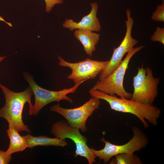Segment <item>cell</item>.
<instances>
[{"mask_svg":"<svg viewBox=\"0 0 164 164\" xmlns=\"http://www.w3.org/2000/svg\"><path fill=\"white\" fill-rule=\"evenodd\" d=\"M92 97L103 100L109 104L111 109L123 113H129L137 117L145 128L149 127L146 120L155 126L161 114L159 108L152 105L141 104L124 97L118 98L94 89L89 91Z\"/></svg>","mask_w":164,"mask_h":164,"instance_id":"6da1fadb","label":"cell"},{"mask_svg":"<svg viewBox=\"0 0 164 164\" xmlns=\"http://www.w3.org/2000/svg\"><path fill=\"white\" fill-rule=\"evenodd\" d=\"M0 88L5 98L4 105L0 108V118L5 119L9 125H12L18 132L25 131L30 133L29 127L23 122L22 116L26 103L29 104V114L32 115L33 105L31 102V98L33 93L30 86L19 92H13L0 83Z\"/></svg>","mask_w":164,"mask_h":164,"instance_id":"7a4b0ae2","label":"cell"},{"mask_svg":"<svg viewBox=\"0 0 164 164\" xmlns=\"http://www.w3.org/2000/svg\"><path fill=\"white\" fill-rule=\"evenodd\" d=\"M145 46L133 48L129 51L119 67L106 77L96 81L93 87L110 95L116 94L120 97L130 99L132 94L126 91L123 85L124 76L132 56Z\"/></svg>","mask_w":164,"mask_h":164,"instance_id":"3957f363","label":"cell"},{"mask_svg":"<svg viewBox=\"0 0 164 164\" xmlns=\"http://www.w3.org/2000/svg\"><path fill=\"white\" fill-rule=\"evenodd\" d=\"M160 80L159 78L154 76L151 68H144L143 65L138 67L137 73L133 77L134 91L130 99L142 104H153L158 94Z\"/></svg>","mask_w":164,"mask_h":164,"instance_id":"277c9868","label":"cell"},{"mask_svg":"<svg viewBox=\"0 0 164 164\" xmlns=\"http://www.w3.org/2000/svg\"><path fill=\"white\" fill-rule=\"evenodd\" d=\"M132 129L133 134L132 138L125 144L118 145L113 144L105 141L104 137L101 141L105 143L104 147L99 150L91 148L96 157L103 160L104 163H107L110 159L116 155L123 153H134L145 147L148 143V139L146 135L138 127L133 126Z\"/></svg>","mask_w":164,"mask_h":164,"instance_id":"5b68a950","label":"cell"},{"mask_svg":"<svg viewBox=\"0 0 164 164\" xmlns=\"http://www.w3.org/2000/svg\"><path fill=\"white\" fill-rule=\"evenodd\" d=\"M24 79L28 83L34 96L35 102L33 106L31 114L37 115L41 110L45 106L53 101L59 102L65 100L70 103L73 100L67 96L70 93H74L81 83L75 84L68 89H64L57 91H51L44 89L37 84L33 80L32 76L26 71L23 73Z\"/></svg>","mask_w":164,"mask_h":164,"instance_id":"8992f818","label":"cell"},{"mask_svg":"<svg viewBox=\"0 0 164 164\" xmlns=\"http://www.w3.org/2000/svg\"><path fill=\"white\" fill-rule=\"evenodd\" d=\"M50 132L60 139L68 138L73 141L76 146L75 157H85L89 164L95 162L96 157L87 145V138L80 133L79 129L70 126L67 121L62 120L53 124Z\"/></svg>","mask_w":164,"mask_h":164,"instance_id":"52a82bcc","label":"cell"},{"mask_svg":"<svg viewBox=\"0 0 164 164\" xmlns=\"http://www.w3.org/2000/svg\"><path fill=\"white\" fill-rule=\"evenodd\" d=\"M100 104V99L92 97L83 105L76 108H64L60 107L58 103L51 106L50 110L61 115L70 126L78 128L84 132L87 129L86 123L88 118L99 108Z\"/></svg>","mask_w":164,"mask_h":164,"instance_id":"ba28073f","label":"cell"},{"mask_svg":"<svg viewBox=\"0 0 164 164\" xmlns=\"http://www.w3.org/2000/svg\"><path fill=\"white\" fill-rule=\"evenodd\" d=\"M59 65L70 68L71 73L67 78L72 80L75 84H82L90 79L95 78L107 64L108 61H101L86 59L78 62H69L58 56Z\"/></svg>","mask_w":164,"mask_h":164,"instance_id":"9c48e42d","label":"cell"},{"mask_svg":"<svg viewBox=\"0 0 164 164\" xmlns=\"http://www.w3.org/2000/svg\"><path fill=\"white\" fill-rule=\"evenodd\" d=\"M126 12L127 20L125 21L126 30L125 37L120 45L117 48H114L110 60L98 75V80L105 78L114 71L120 65L124 55L138 43V41L132 36L134 20L131 16L130 10L128 9Z\"/></svg>","mask_w":164,"mask_h":164,"instance_id":"30bf717a","label":"cell"},{"mask_svg":"<svg viewBox=\"0 0 164 164\" xmlns=\"http://www.w3.org/2000/svg\"><path fill=\"white\" fill-rule=\"evenodd\" d=\"M91 10L87 15L84 16L79 22L71 19H66L63 24V26L70 31L77 29L90 30L92 31H100L101 26L97 17L98 5L96 2L91 3Z\"/></svg>","mask_w":164,"mask_h":164,"instance_id":"8fae6325","label":"cell"},{"mask_svg":"<svg viewBox=\"0 0 164 164\" xmlns=\"http://www.w3.org/2000/svg\"><path fill=\"white\" fill-rule=\"evenodd\" d=\"M74 35L83 45L86 54L90 56L96 50V46L100 39V34L90 30L77 29Z\"/></svg>","mask_w":164,"mask_h":164,"instance_id":"7c38bea8","label":"cell"},{"mask_svg":"<svg viewBox=\"0 0 164 164\" xmlns=\"http://www.w3.org/2000/svg\"><path fill=\"white\" fill-rule=\"evenodd\" d=\"M10 140V144L8 149L5 152L8 155L15 152H21L28 148L26 140L24 136L19 135L18 131L12 125H9L6 131Z\"/></svg>","mask_w":164,"mask_h":164,"instance_id":"4fadbf2b","label":"cell"},{"mask_svg":"<svg viewBox=\"0 0 164 164\" xmlns=\"http://www.w3.org/2000/svg\"><path fill=\"white\" fill-rule=\"evenodd\" d=\"M24 136L27 141L28 148L31 149L39 146L63 147L68 144L65 139H61L57 137L50 138L46 135L34 136L29 134Z\"/></svg>","mask_w":164,"mask_h":164,"instance_id":"5bb4252c","label":"cell"},{"mask_svg":"<svg viewBox=\"0 0 164 164\" xmlns=\"http://www.w3.org/2000/svg\"><path fill=\"white\" fill-rule=\"evenodd\" d=\"M115 157V163L117 164H142L140 157L134 153H123Z\"/></svg>","mask_w":164,"mask_h":164,"instance_id":"9a60e30c","label":"cell"},{"mask_svg":"<svg viewBox=\"0 0 164 164\" xmlns=\"http://www.w3.org/2000/svg\"><path fill=\"white\" fill-rule=\"evenodd\" d=\"M151 19L157 22H164V0H162L161 4L157 6L152 15Z\"/></svg>","mask_w":164,"mask_h":164,"instance_id":"2e32d148","label":"cell"},{"mask_svg":"<svg viewBox=\"0 0 164 164\" xmlns=\"http://www.w3.org/2000/svg\"><path fill=\"white\" fill-rule=\"evenodd\" d=\"M153 41H158L164 45V28L157 26L153 35L151 37Z\"/></svg>","mask_w":164,"mask_h":164,"instance_id":"e0dca14e","label":"cell"},{"mask_svg":"<svg viewBox=\"0 0 164 164\" xmlns=\"http://www.w3.org/2000/svg\"><path fill=\"white\" fill-rule=\"evenodd\" d=\"M46 4L45 10L47 12H50L56 4L63 3V0H44Z\"/></svg>","mask_w":164,"mask_h":164,"instance_id":"ac0fdd59","label":"cell"},{"mask_svg":"<svg viewBox=\"0 0 164 164\" xmlns=\"http://www.w3.org/2000/svg\"><path fill=\"white\" fill-rule=\"evenodd\" d=\"M11 155H7L5 152L0 150V164H8L11 160Z\"/></svg>","mask_w":164,"mask_h":164,"instance_id":"d6986e66","label":"cell"},{"mask_svg":"<svg viewBox=\"0 0 164 164\" xmlns=\"http://www.w3.org/2000/svg\"><path fill=\"white\" fill-rule=\"evenodd\" d=\"M0 20L1 21H2L3 22H5V23H6L7 24L9 25V26H10L12 27V24L8 22H7L6 21L3 19V18L1 16H0Z\"/></svg>","mask_w":164,"mask_h":164,"instance_id":"ffe728a7","label":"cell"},{"mask_svg":"<svg viewBox=\"0 0 164 164\" xmlns=\"http://www.w3.org/2000/svg\"><path fill=\"white\" fill-rule=\"evenodd\" d=\"M6 57V56H0V63Z\"/></svg>","mask_w":164,"mask_h":164,"instance_id":"44dd1931","label":"cell"}]
</instances>
